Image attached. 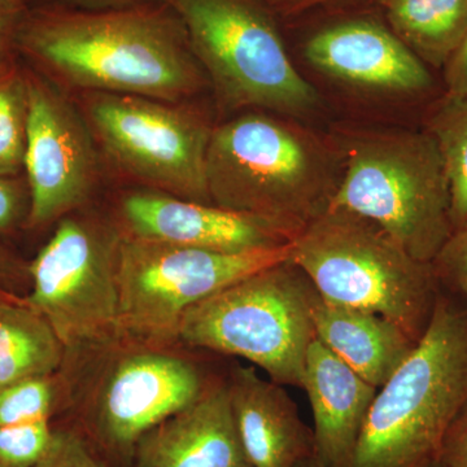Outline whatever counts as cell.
Masks as SVG:
<instances>
[{
	"label": "cell",
	"mask_w": 467,
	"mask_h": 467,
	"mask_svg": "<svg viewBox=\"0 0 467 467\" xmlns=\"http://www.w3.org/2000/svg\"><path fill=\"white\" fill-rule=\"evenodd\" d=\"M317 291L291 260L241 279L195 304L181 319L178 343L236 356L281 386H299L316 339Z\"/></svg>",
	"instance_id": "cell-7"
},
{
	"label": "cell",
	"mask_w": 467,
	"mask_h": 467,
	"mask_svg": "<svg viewBox=\"0 0 467 467\" xmlns=\"http://www.w3.org/2000/svg\"><path fill=\"white\" fill-rule=\"evenodd\" d=\"M382 2H384V0H382Z\"/></svg>",
	"instance_id": "cell-36"
},
{
	"label": "cell",
	"mask_w": 467,
	"mask_h": 467,
	"mask_svg": "<svg viewBox=\"0 0 467 467\" xmlns=\"http://www.w3.org/2000/svg\"><path fill=\"white\" fill-rule=\"evenodd\" d=\"M441 461L448 467H467V404L445 435Z\"/></svg>",
	"instance_id": "cell-29"
},
{
	"label": "cell",
	"mask_w": 467,
	"mask_h": 467,
	"mask_svg": "<svg viewBox=\"0 0 467 467\" xmlns=\"http://www.w3.org/2000/svg\"><path fill=\"white\" fill-rule=\"evenodd\" d=\"M16 52L63 90L182 103L204 82L186 27L167 0L112 9L32 5L18 21Z\"/></svg>",
	"instance_id": "cell-1"
},
{
	"label": "cell",
	"mask_w": 467,
	"mask_h": 467,
	"mask_svg": "<svg viewBox=\"0 0 467 467\" xmlns=\"http://www.w3.org/2000/svg\"><path fill=\"white\" fill-rule=\"evenodd\" d=\"M54 420L0 429V467H34L50 441Z\"/></svg>",
	"instance_id": "cell-24"
},
{
	"label": "cell",
	"mask_w": 467,
	"mask_h": 467,
	"mask_svg": "<svg viewBox=\"0 0 467 467\" xmlns=\"http://www.w3.org/2000/svg\"><path fill=\"white\" fill-rule=\"evenodd\" d=\"M335 174L333 158L315 137L264 112L212 130L207 180L217 207L303 230L330 205Z\"/></svg>",
	"instance_id": "cell-4"
},
{
	"label": "cell",
	"mask_w": 467,
	"mask_h": 467,
	"mask_svg": "<svg viewBox=\"0 0 467 467\" xmlns=\"http://www.w3.org/2000/svg\"><path fill=\"white\" fill-rule=\"evenodd\" d=\"M430 467H448L447 465H444V463L441 462V461H438V462L432 463Z\"/></svg>",
	"instance_id": "cell-35"
},
{
	"label": "cell",
	"mask_w": 467,
	"mask_h": 467,
	"mask_svg": "<svg viewBox=\"0 0 467 467\" xmlns=\"http://www.w3.org/2000/svg\"><path fill=\"white\" fill-rule=\"evenodd\" d=\"M300 387L315 417L316 453L325 467H349L378 389L317 337L310 344Z\"/></svg>",
	"instance_id": "cell-17"
},
{
	"label": "cell",
	"mask_w": 467,
	"mask_h": 467,
	"mask_svg": "<svg viewBox=\"0 0 467 467\" xmlns=\"http://www.w3.org/2000/svg\"><path fill=\"white\" fill-rule=\"evenodd\" d=\"M34 467H109L73 426L55 425L50 441Z\"/></svg>",
	"instance_id": "cell-25"
},
{
	"label": "cell",
	"mask_w": 467,
	"mask_h": 467,
	"mask_svg": "<svg viewBox=\"0 0 467 467\" xmlns=\"http://www.w3.org/2000/svg\"><path fill=\"white\" fill-rule=\"evenodd\" d=\"M5 2L9 3V5H14V7L26 9L36 5L38 0H5Z\"/></svg>",
	"instance_id": "cell-34"
},
{
	"label": "cell",
	"mask_w": 467,
	"mask_h": 467,
	"mask_svg": "<svg viewBox=\"0 0 467 467\" xmlns=\"http://www.w3.org/2000/svg\"><path fill=\"white\" fill-rule=\"evenodd\" d=\"M181 347L119 334L66 350V414L107 466L130 467L140 439L211 383Z\"/></svg>",
	"instance_id": "cell-2"
},
{
	"label": "cell",
	"mask_w": 467,
	"mask_h": 467,
	"mask_svg": "<svg viewBox=\"0 0 467 467\" xmlns=\"http://www.w3.org/2000/svg\"><path fill=\"white\" fill-rule=\"evenodd\" d=\"M392 32L426 66L442 67L467 30V0H384Z\"/></svg>",
	"instance_id": "cell-20"
},
{
	"label": "cell",
	"mask_w": 467,
	"mask_h": 467,
	"mask_svg": "<svg viewBox=\"0 0 467 467\" xmlns=\"http://www.w3.org/2000/svg\"><path fill=\"white\" fill-rule=\"evenodd\" d=\"M328 208L373 221L420 263H434L454 233L450 183L429 131L353 138Z\"/></svg>",
	"instance_id": "cell-6"
},
{
	"label": "cell",
	"mask_w": 467,
	"mask_h": 467,
	"mask_svg": "<svg viewBox=\"0 0 467 467\" xmlns=\"http://www.w3.org/2000/svg\"><path fill=\"white\" fill-rule=\"evenodd\" d=\"M30 212V192L26 174L0 175V236L26 230Z\"/></svg>",
	"instance_id": "cell-26"
},
{
	"label": "cell",
	"mask_w": 467,
	"mask_h": 467,
	"mask_svg": "<svg viewBox=\"0 0 467 467\" xmlns=\"http://www.w3.org/2000/svg\"><path fill=\"white\" fill-rule=\"evenodd\" d=\"M27 109L26 67L15 55L0 63V175L24 174Z\"/></svg>",
	"instance_id": "cell-22"
},
{
	"label": "cell",
	"mask_w": 467,
	"mask_h": 467,
	"mask_svg": "<svg viewBox=\"0 0 467 467\" xmlns=\"http://www.w3.org/2000/svg\"><path fill=\"white\" fill-rule=\"evenodd\" d=\"M67 410V384L60 371L0 389V429L54 420Z\"/></svg>",
	"instance_id": "cell-23"
},
{
	"label": "cell",
	"mask_w": 467,
	"mask_h": 467,
	"mask_svg": "<svg viewBox=\"0 0 467 467\" xmlns=\"http://www.w3.org/2000/svg\"><path fill=\"white\" fill-rule=\"evenodd\" d=\"M467 404V306L439 296L425 334L377 391L349 467H430Z\"/></svg>",
	"instance_id": "cell-3"
},
{
	"label": "cell",
	"mask_w": 467,
	"mask_h": 467,
	"mask_svg": "<svg viewBox=\"0 0 467 467\" xmlns=\"http://www.w3.org/2000/svg\"><path fill=\"white\" fill-rule=\"evenodd\" d=\"M290 260L327 303L376 313L416 342L441 296L432 264L411 257L373 221L327 208L292 242Z\"/></svg>",
	"instance_id": "cell-5"
},
{
	"label": "cell",
	"mask_w": 467,
	"mask_h": 467,
	"mask_svg": "<svg viewBox=\"0 0 467 467\" xmlns=\"http://www.w3.org/2000/svg\"><path fill=\"white\" fill-rule=\"evenodd\" d=\"M284 247L227 254L143 241L121 234L119 331L147 342L181 346V319L195 304L245 276L290 260Z\"/></svg>",
	"instance_id": "cell-10"
},
{
	"label": "cell",
	"mask_w": 467,
	"mask_h": 467,
	"mask_svg": "<svg viewBox=\"0 0 467 467\" xmlns=\"http://www.w3.org/2000/svg\"><path fill=\"white\" fill-rule=\"evenodd\" d=\"M309 64L359 90L414 95L429 90V67L382 24L358 18L313 34L306 45Z\"/></svg>",
	"instance_id": "cell-14"
},
{
	"label": "cell",
	"mask_w": 467,
	"mask_h": 467,
	"mask_svg": "<svg viewBox=\"0 0 467 467\" xmlns=\"http://www.w3.org/2000/svg\"><path fill=\"white\" fill-rule=\"evenodd\" d=\"M182 20L193 57L227 109L303 116L317 90L292 64L281 33L259 0H167Z\"/></svg>",
	"instance_id": "cell-8"
},
{
	"label": "cell",
	"mask_w": 467,
	"mask_h": 467,
	"mask_svg": "<svg viewBox=\"0 0 467 467\" xmlns=\"http://www.w3.org/2000/svg\"><path fill=\"white\" fill-rule=\"evenodd\" d=\"M30 288L29 263L0 243V292L20 295Z\"/></svg>",
	"instance_id": "cell-28"
},
{
	"label": "cell",
	"mask_w": 467,
	"mask_h": 467,
	"mask_svg": "<svg viewBox=\"0 0 467 467\" xmlns=\"http://www.w3.org/2000/svg\"><path fill=\"white\" fill-rule=\"evenodd\" d=\"M444 69V82L447 97H467V30L462 41L448 58Z\"/></svg>",
	"instance_id": "cell-30"
},
{
	"label": "cell",
	"mask_w": 467,
	"mask_h": 467,
	"mask_svg": "<svg viewBox=\"0 0 467 467\" xmlns=\"http://www.w3.org/2000/svg\"><path fill=\"white\" fill-rule=\"evenodd\" d=\"M160 2H165V0H38L36 5H57L82 9H112L135 7V5H152V3Z\"/></svg>",
	"instance_id": "cell-32"
},
{
	"label": "cell",
	"mask_w": 467,
	"mask_h": 467,
	"mask_svg": "<svg viewBox=\"0 0 467 467\" xmlns=\"http://www.w3.org/2000/svg\"><path fill=\"white\" fill-rule=\"evenodd\" d=\"M429 133L441 150L451 192L454 232L467 226V97H447L430 119Z\"/></svg>",
	"instance_id": "cell-21"
},
{
	"label": "cell",
	"mask_w": 467,
	"mask_h": 467,
	"mask_svg": "<svg viewBox=\"0 0 467 467\" xmlns=\"http://www.w3.org/2000/svg\"><path fill=\"white\" fill-rule=\"evenodd\" d=\"M113 221L119 233L130 238L227 254L284 247L301 232L276 221L152 190L122 195Z\"/></svg>",
	"instance_id": "cell-13"
},
{
	"label": "cell",
	"mask_w": 467,
	"mask_h": 467,
	"mask_svg": "<svg viewBox=\"0 0 467 467\" xmlns=\"http://www.w3.org/2000/svg\"><path fill=\"white\" fill-rule=\"evenodd\" d=\"M115 221L76 214L58 221L50 241L29 263L30 308L47 319L67 349L121 334Z\"/></svg>",
	"instance_id": "cell-11"
},
{
	"label": "cell",
	"mask_w": 467,
	"mask_h": 467,
	"mask_svg": "<svg viewBox=\"0 0 467 467\" xmlns=\"http://www.w3.org/2000/svg\"><path fill=\"white\" fill-rule=\"evenodd\" d=\"M296 467H325L324 463L321 462V460H319V457L317 456V453L310 454L309 457H306V460L301 461L299 465Z\"/></svg>",
	"instance_id": "cell-33"
},
{
	"label": "cell",
	"mask_w": 467,
	"mask_h": 467,
	"mask_svg": "<svg viewBox=\"0 0 467 467\" xmlns=\"http://www.w3.org/2000/svg\"><path fill=\"white\" fill-rule=\"evenodd\" d=\"M95 143L122 174L147 190L213 204L207 155L213 128L189 107L137 95L84 92Z\"/></svg>",
	"instance_id": "cell-9"
},
{
	"label": "cell",
	"mask_w": 467,
	"mask_h": 467,
	"mask_svg": "<svg viewBox=\"0 0 467 467\" xmlns=\"http://www.w3.org/2000/svg\"><path fill=\"white\" fill-rule=\"evenodd\" d=\"M312 321L319 342L378 389L417 344L389 319L327 303L318 292L313 301Z\"/></svg>",
	"instance_id": "cell-18"
},
{
	"label": "cell",
	"mask_w": 467,
	"mask_h": 467,
	"mask_svg": "<svg viewBox=\"0 0 467 467\" xmlns=\"http://www.w3.org/2000/svg\"><path fill=\"white\" fill-rule=\"evenodd\" d=\"M64 356L66 347L47 319L21 295L0 292V389L57 373Z\"/></svg>",
	"instance_id": "cell-19"
},
{
	"label": "cell",
	"mask_w": 467,
	"mask_h": 467,
	"mask_svg": "<svg viewBox=\"0 0 467 467\" xmlns=\"http://www.w3.org/2000/svg\"><path fill=\"white\" fill-rule=\"evenodd\" d=\"M26 67L27 130L24 174L30 192L26 232H42L75 213L98 180L95 140L84 113L63 88Z\"/></svg>",
	"instance_id": "cell-12"
},
{
	"label": "cell",
	"mask_w": 467,
	"mask_h": 467,
	"mask_svg": "<svg viewBox=\"0 0 467 467\" xmlns=\"http://www.w3.org/2000/svg\"><path fill=\"white\" fill-rule=\"evenodd\" d=\"M234 422L252 467H296L315 453V434L281 384L254 367L234 368L226 380Z\"/></svg>",
	"instance_id": "cell-16"
},
{
	"label": "cell",
	"mask_w": 467,
	"mask_h": 467,
	"mask_svg": "<svg viewBox=\"0 0 467 467\" xmlns=\"http://www.w3.org/2000/svg\"><path fill=\"white\" fill-rule=\"evenodd\" d=\"M432 265L439 282L459 292L467 306V226L451 234Z\"/></svg>",
	"instance_id": "cell-27"
},
{
	"label": "cell",
	"mask_w": 467,
	"mask_h": 467,
	"mask_svg": "<svg viewBox=\"0 0 467 467\" xmlns=\"http://www.w3.org/2000/svg\"><path fill=\"white\" fill-rule=\"evenodd\" d=\"M23 11L0 0V63L17 55L16 33Z\"/></svg>",
	"instance_id": "cell-31"
},
{
	"label": "cell",
	"mask_w": 467,
	"mask_h": 467,
	"mask_svg": "<svg viewBox=\"0 0 467 467\" xmlns=\"http://www.w3.org/2000/svg\"><path fill=\"white\" fill-rule=\"evenodd\" d=\"M130 467H252L227 383H209L198 400L149 430L135 445Z\"/></svg>",
	"instance_id": "cell-15"
}]
</instances>
